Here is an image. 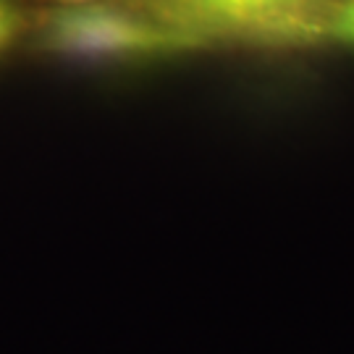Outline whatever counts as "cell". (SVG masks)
<instances>
[{"label":"cell","instance_id":"6da1fadb","mask_svg":"<svg viewBox=\"0 0 354 354\" xmlns=\"http://www.w3.org/2000/svg\"><path fill=\"white\" fill-rule=\"evenodd\" d=\"M29 39L48 55L87 64L158 61L203 42L131 0H50L35 13Z\"/></svg>","mask_w":354,"mask_h":354},{"label":"cell","instance_id":"7a4b0ae2","mask_svg":"<svg viewBox=\"0 0 354 354\" xmlns=\"http://www.w3.org/2000/svg\"><path fill=\"white\" fill-rule=\"evenodd\" d=\"M200 37L213 32H299L326 0H131Z\"/></svg>","mask_w":354,"mask_h":354},{"label":"cell","instance_id":"3957f363","mask_svg":"<svg viewBox=\"0 0 354 354\" xmlns=\"http://www.w3.org/2000/svg\"><path fill=\"white\" fill-rule=\"evenodd\" d=\"M307 32L354 50V0H326L307 19Z\"/></svg>","mask_w":354,"mask_h":354},{"label":"cell","instance_id":"277c9868","mask_svg":"<svg viewBox=\"0 0 354 354\" xmlns=\"http://www.w3.org/2000/svg\"><path fill=\"white\" fill-rule=\"evenodd\" d=\"M35 11L24 0H0V58L21 42L29 39Z\"/></svg>","mask_w":354,"mask_h":354}]
</instances>
